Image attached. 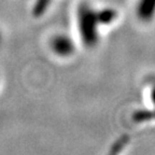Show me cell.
<instances>
[{
  "label": "cell",
  "mask_w": 155,
  "mask_h": 155,
  "mask_svg": "<svg viewBox=\"0 0 155 155\" xmlns=\"http://www.w3.org/2000/svg\"><path fill=\"white\" fill-rule=\"evenodd\" d=\"M52 51L61 57H68L74 51L73 41L66 35H57L51 41Z\"/></svg>",
  "instance_id": "obj_1"
}]
</instances>
